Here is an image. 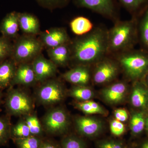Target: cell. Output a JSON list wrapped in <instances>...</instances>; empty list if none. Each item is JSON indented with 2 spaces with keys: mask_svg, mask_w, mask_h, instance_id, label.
<instances>
[{
  "mask_svg": "<svg viewBox=\"0 0 148 148\" xmlns=\"http://www.w3.org/2000/svg\"><path fill=\"white\" fill-rule=\"evenodd\" d=\"M71 60L78 65L87 66L98 63L108 52V32L102 28L92 29L70 44Z\"/></svg>",
  "mask_w": 148,
  "mask_h": 148,
  "instance_id": "6da1fadb",
  "label": "cell"
},
{
  "mask_svg": "<svg viewBox=\"0 0 148 148\" xmlns=\"http://www.w3.org/2000/svg\"><path fill=\"white\" fill-rule=\"evenodd\" d=\"M137 33L135 19L118 21L108 32V52L128 50L135 42Z\"/></svg>",
  "mask_w": 148,
  "mask_h": 148,
  "instance_id": "7a4b0ae2",
  "label": "cell"
},
{
  "mask_svg": "<svg viewBox=\"0 0 148 148\" xmlns=\"http://www.w3.org/2000/svg\"><path fill=\"white\" fill-rule=\"evenodd\" d=\"M44 47L35 36L25 35L17 38L13 44L10 58L16 64L32 62L41 54Z\"/></svg>",
  "mask_w": 148,
  "mask_h": 148,
  "instance_id": "3957f363",
  "label": "cell"
},
{
  "mask_svg": "<svg viewBox=\"0 0 148 148\" xmlns=\"http://www.w3.org/2000/svg\"><path fill=\"white\" fill-rule=\"evenodd\" d=\"M119 62L127 76L135 81L143 79L148 72V53L127 51L120 56Z\"/></svg>",
  "mask_w": 148,
  "mask_h": 148,
  "instance_id": "277c9868",
  "label": "cell"
},
{
  "mask_svg": "<svg viewBox=\"0 0 148 148\" xmlns=\"http://www.w3.org/2000/svg\"><path fill=\"white\" fill-rule=\"evenodd\" d=\"M5 107L10 115H27L32 112L33 104L32 99L27 93L11 87L7 95Z\"/></svg>",
  "mask_w": 148,
  "mask_h": 148,
  "instance_id": "5b68a950",
  "label": "cell"
},
{
  "mask_svg": "<svg viewBox=\"0 0 148 148\" xmlns=\"http://www.w3.org/2000/svg\"><path fill=\"white\" fill-rule=\"evenodd\" d=\"M42 125L44 130L49 135H64L69 129L70 120L64 109L55 108L46 114L43 118Z\"/></svg>",
  "mask_w": 148,
  "mask_h": 148,
  "instance_id": "8992f818",
  "label": "cell"
},
{
  "mask_svg": "<svg viewBox=\"0 0 148 148\" xmlns=\"http://www.w3.org/2000/svg\"><path fill=\"white\" fill-rule=\"evenodd\" d=\"M65 96L64 86L56 79L47 80L37 90V100L43 105H54L61 102Z\"/></svg>",
  "mask_w": 148,
  "mask_h": 148,
  "instance_id": "52a82bcc",
  "label": "cell"
},
{
  "mask_svg": "<svg viewBox=\"0 0 148 148\" xmlns=\"http://www.w3.org/2000/svg\"><path fill=\"white\" fill-rule=\"evenodd\" d=\"M75 125L79 136L89 139L97 138L103 128L102 121L91 117H78L75 120Z\"/></svg>",
  "mask_w": 148,
  "mask_h": 148,
  "instance_id": "ba28073f",
  "label": "cell"
},
{
  "mask_svg": "<svg viewBox=\"0 0 148 148\" xmlns=\"http://www.w3.org/2000/svg\"><path fill=\"white\" fill-rule=\"evenodd\" d=\"M97 64L93 75V81L95 84L107 83L116 77L119 68L114 61L104 58Z\"/></svg>",
  "mask_w": 148,
  "mask_h": 148,
  "instance_id": "9c48e42d",
  "label": "cell"
},
{
  "mask_svg": "<svg viewBox=\"0 0 148 148\" xmlns=\"http://www.w3.org/2000/svg\"><path fill=\"white\" fill-rule=\"evenodd\" d=\"M40 35L39 39L47 49L70 43L69 36L64 28H51L40 33Z\"/></svg>",
  "mask_w": 148,
  "mask_h": 148,
  "instance_id": "30bf717a",
  "label": "cell"
},
{
  "mask_svg": "<svg viewBox=\"0 0 148 148\" xmlns=\"http://www.w3.org/2000/svg\"><path fill=\"white\" fill-rule=\"evenodd\" d=\"M78 5L88 9L103 16L114 18L116 7L114 0H75Z\"/></svg>",
  "mask_w": 148,
  "mask_h": 148,
  "instance_id": "8fae6325",
  "label": "cell"
},
{
  "mask_svg": "<svg viewBox=\"0 0 148 148\" xmlns=\"http://www.w3.org/2000/svg\"><path fill=\"white\" fill-rule=\"evenodd\" d=\"M37 82H43L54 76L57 71V66L50 59L46 58L42 54L32 61Z\"/></svg>",
  "mask_w": 148,
  "mask_h": 148,
  "instance_id": "7c38bea8",
  "label": "cell"
},
{
  "mask_svg": "<svg viewBox=\"0 0 148 148\" xmlns=\"http://www.w3.org/2000/svg\"><path fill=\"white\" fill-rule=\"evenodd\" d=\"M37 82L32 63H22L17 65L10 86L15 85L29 86Z\"/></svg>",
  "mask_w": 148,
  "mask_h": 148,
  "instance_id": "4fadbf2b",
  "label": "cell"
},
{
  "mask_svg": "<svg viewBox=\"0 0 148 148\" xmlns=\"http://www.w3.org/2000/svg\"><path fill=\"white\" fill-rule=\"evenodd\" d=\"M130 101L133 107L142 111L148 108V87L143 82H135L131 91Z\"/></svg>",
  "mask_w": 148,
  "mask_h": 148,
  "instance_id": "5bb4252c",
  "label": "cell"
},
{
  "mask_svg": "<svg viewBox=\"0 0 148 148\" xmlns=\"http://www.w3.org/2000/svg\"><path fill=\"white\" fill-rule=\"evenodd\" d=\"M19 12L13 11L8 14L0 24V32L3 36L10 40L17 38L19 29Z\"/></svg>",
  "mask_w": 148,
  "mask_h": 148,
  "instance_id": "9a60e30c",
  "label": "cell"
},
{
  "mask_svg": "<svg viewBox=\"0 0 148 148\" xmlns=\"http://www.w3.org/2000/svg\"><path fill=\"white\" fill-rule=\"evenodd\" d=\"M62 77L66 81L75 85L86 86L90 81V74L87 66L77 65L64 73Z\"/></svg>",
  "mask_w": 148,
  "mask_h": 148,
  "instance_id": "2e32d148",
  "label": "cell"
},
{
  "mask_svg": "<svg viewBox=\"0 0 148 148\" xmlns=\"http://www.w3.org/2000/svg\"><path fill=\"white\" fill-rule=\"evenodd\" d=\"M127 90V85L124 82H118L104 88L102 91V95L107 103L119 104L124 99Z\"/></svg>",
  "mask_w": 148,
  "mask_h": 148,
  "instance_id": "e0dca14e",
  "label": "cell"
},
{
  "mask_svg": "<svg viewBox=\"0 0 148 148\" xmlns=\"http://www.w3.org/2000/svg\"><path fill=\"white\" fill-rule=\"evenodd\" d=\"M47 53L51 61L57 66H64L71 60L70 43L66 44L53 48L47 49Z\"/></svg>",
  "mask_w": 148,
  "mask_h": 148,
  "instance_id": "ac0fdd59",
  "label": "cell"
},
{
  "mask_svg": "<svg viewBox=\"0 0 148 148\" xmlns=\"http://www.w3.org/2000/svg\"><path fill=\"white\" fill-rule=\"evenodd\" d=\"M19 29L25 35L36 36L40 34V24L36 16L32 14L19 13Z\"/></svg>",
  "mask_w": 148,
  "mask_h": 148,
  "instance_id": "d6986e66",
  "label": "cell"
},
{
  "mask_svg": "<svg viewBox=\"0 0 148 148\" xmlns=\"http://www.w3.org/2000/svg\"><path fill=\"white\" fill-rule=\"evenodd\" d=\"M17 66L10 58L0 63V90L10 86Z\"/></svg>",
  "mask_w": 148,
  "mask_h": 148,
  "instance_id": "ffe728a7",
  "label": "cell"
},
{
  "mask_svg": "<svg viewBox=\"0 0 148 148\" xmlns=\"http://www.w3.org/2000/svg\"><path fill=\"white\" fill-rule=\"evenodd\" d=\"M72 32L78 36H83L91 32L93 29V24L88 18L79 16L73 19L70 23Z\"/></svg>",
  "mask_w": 148,
  "mask_h": 148,
  "instance_id": "44dd1931",
  "label": "cell"
},
{
  "mask_svg": "<svg viewBox=\"0 0 148 148\" xmlns=\"http://www.w3.org/2000/svg\"><path fill=\"white\" fill-rule=\"evenodd\" d=\"M146 116L143 111L135 112L132 114L130 127L132 137L140 136L145 128Z\"/></svg>",
  "mask_w": 148,
  "mask_h": 148,
  "instance_id": "7402d4cb",
  "label": "cell"
},
{
  "mask_svg": "<svg viewBox=\"0 0 148 148\" xmlns=\"http://www.w3.org/2000/svg\"><path fill=\"white\" fill-rule=\"evenodd\" d=\"M69 95L79 102L90 101L94 96V92L86 86L75 85L69 91Z\"/></svg>",
  "mask_w": 148,
  "mask_h": 148,
  "instance_id": "603a6c76",
  "label": "cell"
},
{
  "mask_svg": "<svg viewBox=\"0 0 148 148\" xmlns=\"http://www.w3.org/2000/svg\"><path fill=\"white\" fill-rule=\"evenodd\" d=\"M77 109L87 114H105L106 112L100 105L91 101L78 102L75 104Z\"/></svg>",
  "mask_w": 148,
  "mask_h": 148,
  "instance_id": "cb8c5ba5",
  "label": "cell"
},
{
  "mask_svg": "<svg viewBox=\"0 0 148 148\" xmlns=\"http://www.w3.org/2000/svg\"><path fill=\"white\" fill-rule=\"evenodd\" d=\"M122 5L134 14H142L148 6V0H119Z\"/></svg>",
  "mask_w": 148,
  "mask_h": 148,
  "instance_id": "d4e9b609",
  "label": "cell"
},
{
  "mask_svg": "<svg viewBox=\"0 0 148 148\" xmlns=\"http://www.w3.org/2000/svg\"><path fill=\"white\" fill-rule=\"evenodd\" d=\"M61 148H87L82 137L75 135H66L61 140Z\"/></svg>",
  "mask_w": 148,
  "mask_h": 148,
  "instance_id": "484cf974",
  "label": "cell"
},
{
  "mask_svg": "<svg viewBox=\"0 0 148 148\" xmlns=\"http://www.w3.org/2000/svg\"><path fill=\"white\" fill-rule=\"evenodd\" d=\"M11 139L14 140L32 136L24 120L20 121L11 127Z\"/></svg>",
  "mask_w": 148,
  "mask_h": 148,
  "instance_id": "4316f807",
  "label": "cell"
},
{
  "mask_svg": "<svg viewBox=\"0 0 148 148\" xmlns=\"http://www.w3.org/2000/svg\"><path fill=\"white\" fill-rule=\"evenodd\" d=\"M42 137L31 136L13 140L17 148H40L42 143Z\"/></svg>",
  "mask_w": 148,
  "mask_h": 148,
  "instance_id": "83f0119b",
  "label": "cell"
},
{
  "mask_svg": "<svg viewBox=\"0 0 148 148\" xmlns=\"http://www.w3.org/2000/svg\"><path fill=\"white\" fill-rule=\"evenodd\" d=\"M24 121L29 127L32 136L42 137L43 133V128L36 115L31 114L27 115Z\"/></svg>",
  "mask_w": 148,
  "mask_h": 148,
  "instance_id": "f1b7e54d",
  "label": "cell"
},
{
  "mask_svg": "<svg viewBox=\"0 0 148 148\" xmlns=\"http://www.w3.org/2000/svg\"><path fill=\"white\" fill-rule=\"evenodd\" d=\"M11 127L8 117H0V146L6 145L11 139Z\"/></svg>",
  "mask_w": 148,
  "mask_h": 148,
  "instance_id": "f546056e",
  "label": "cell"
},
{
  "mask_svg": "<svg viewBox=\"0 0 148 148\" xmlns=\"http://www.w3.org/2000/svg\"><path fill=\"white\" fill-rule=\"evenodd\" d=\"M142 15L139 29L140 39L144 46L148 49V6Z\"/></svg>",
  "mask_w": 148,
  "mask_h": 148,
  "instance_id": "4dcf8cb0",
  "label": "cell"
},
{
  "mask_svg": "<svg viewBox=\"0 0 148 148\" xmlns=\"http://www.w3.org/2000/svg\"><path fill=\"white\" fill-rule=\"evenodd\" d=\"M12 47L13 44L10 40L3 36L0 37V63L10 58Z\"/></svg>",
  "mask_w": 148,
  "mask_h": 148,
  "instance_id": "1f68e13d",
  "label": "cell"
},
{
  "mask_svg": "<svg viewBox=\"0 0 148 148\" xmlns=\"http://www.w3.org/2000/svg\"><path fill=\"white\" fill-rule=\"evenodd\" d=\"M126 146L121 140L112 138L99 140L96 143V148H125Z\"/></svg>",
  "mask_w": 148,
  "mask_h": 148,
  "instance_id": "d6a6232c",
  "label": "cell"
},
{
  "mask_svg": "<svg viewBox=\"0 0 148 148\" xmlns=\"http://www.w3.org/2000/svg\"><path fill=\"white\" fill-rule=\"evenodd\" d=\"M110 129L112 135L118 138L124 134L125 129L122 122L115 119L111 122Z\"/></svg>",
  "mask_w": 148,
  "mask_h": 148,
  "instance_id": "836d02e7",
  "label": "cell"
},
{
  "mask_svg": "<svg viewBox=\"0 0 148 148\" xmlns=\"http://www.w3.org/2000/svg\"><path fill=\"white\" fill-rule=\"evenodd\" d=\"M114 115L116 120L123 122L127 120L128 119V114L127 111L124 109H117L114 111Z\"/></svg>",
  "mask_w": 148,
  "mask_h": 148,
  "instance_id": "e575fe53",
  "label": "cell"
},
{
  "mask_svg": "<svg viewBox=\"0 0 148 148\" xmlns=\"http://www.w3.org/2000/svg\"><path fill=\"white\" fill-rule=\"evenodd\" d=\"M40 148H61V144L49 139H43L42 143Z\"/></svg>",
  "mask_w": 148,
  "mask_h": 148,
  "instance_id": "d590c367",
  "label": "cell"
},
{
  "mask_svg": "<svg viewBox=\"0 0 148 148\" xmlns=\"http://www.w3.org/2000/svg\"><path fill=\"white\" fill-rule=\"evenodd\" d=\"M40 2L47 5H53L65 2L67 0H38Z\"/></svg>",
  "mask_w": 148,
  "mask_h": 148,
  "instance_id": "8d00e7d4",
  "label": "cell"
},
{
  "mask_svg": "<svg viewBox=\"0 0 148 148\" xmlns=\"http://www.w3.org/2000/svg\"><path fill=\"white\" fill-rule=\"evenodd\" d=\"M136 148H148V139L140 142L137 145Z\"/></svg>",
  "mask_w": 148,
  "mask_h": 148,
  "instance_id": "74e56055",
  "label": "cell"
},
{
  "mask_svg": "<svg viewBox=\"0 0 148 148\" xmlns=\"http://www.w3.org/2000/svg\"><path fill=\"white\" fill-rule=\"evenodd\" d=\"M143 79L144 80L143 82H144L145 84L148 87V72L146 74L145 77H144Z\"/></svg>",
  "mask_w": 148,
  "mask_h": 148,
  "instance_id": "f35d334b",
  "label": "cell"
},
{
  "mask_svg": "<svg viewBox=\"0 0 148 148\" xmlns=\"http://www.w3.org/2000/svg\"><path fill=\"white\" fill-rule=\"evenodd\" d=\"M145 130L148 134V115L147 116H146L145 128Z\"/></svg>",
  "mask_w": 148,
  "mask_h": 148,
  "instance_id": "ab89813d",
  "label": "cell"
},
{
  "mask_svg": "<svg viewBox=\"0 0 148 148\" xmlns=\"http://www.w3.org/2000/svg\"><path fill=\"white\" fill-rule=\"evenodd\" d=\"M2 93H1V90H0V106H1V99H2Z\"/></svg>",
  "mask_w": 148,
  "mask_h": 148,
  "instance_id": "60d3db41",
  "label": "cell"
},
{
  "mask_svg": "<svg viewBox=\"0 0 148 148\" xmlns=\"http://www.w3.org/2000/svg\"><path fill=\"white\" fill-rule=\"evenodd\" d=\"M134 148L133 147H130V146H126V148Z\"/></svg>",
  "mask_w": 148,
  "mask_h": 148,
  "instance_id": "b9f144b4",
  "label": "cell"
}]
</instances>
